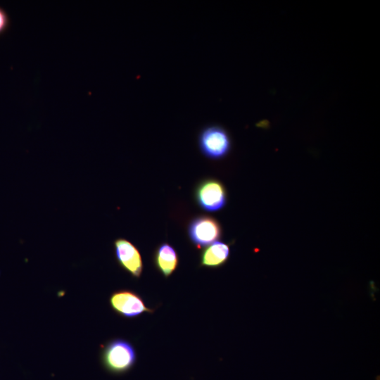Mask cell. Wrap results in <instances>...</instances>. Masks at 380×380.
<instances>
[{
  "label": "cell",
  "instance_id": "cell-1",
  "mask_svg": "<svg viewBox=\"0 0 380 380\" xmlns=\"http://www.w3.org/2000/svg\"><path fill=\"white\" fill-rule=\"evenodd\" d=\"M100 360L108 372L120 375L127 373L134 366L137 353L129 341L116 338L107 341L101 347Z\"/></svg>",
  "mask_w": 380,
  "mask_h": 380
},
{
  "label": "cell",
  "instance_id": "cell-2",
  "mask_svg": "<svg viewBox=\"0 0 380 380\" xmlns=\"http://www.w3.org/2000/svg\"><path fill=\"white\" fill-rule=\"evenodd\" d=\"M198 144L201 153L211 160L226 157L232 148V141L227 130L216 125L205 127L198 137Z\"/></svg>",
  "mask_w": 380,
  "mask_h": 380
},
{
  "label": "cell",
  "instance_id": "cell-3",
  "mask_svg": "<svg viewBox=\"0 0 380 380\" xmlns=\"http://www.w3.org/2000/svg\"><path fill=\"white\" fill-rule=\"evenodd\" d=\"M194 198L198 205L206 212H217L227 204V194L224 184L213 178L201 180L196 186Z\"/></svg>",
  "mask_w": 380,
  "mask_h": 380
},
{
  "label": "cell",
  "instance_id": "cell-4",
  "mask_svg": "<svg viewBox=\"0 0 380 380\" xmlns=\"http://www.w3.org/2000/svg\"><path fill=\"white\" fill-rule=\"evenodd\" d=\"M111 309L125 318H135L145 312L153 313L154 309L147 307L142 297L129 289L113 292L109 298Z\"/></svg>",
  "mask_w": 380,
  "mask_h": 380
},
{
  "label": "cell",
  "instance_id": "cell-5",
  "mask_svg": "<svg viewBox=\"0 0 380 380\" xmlns=\"http://www.w3.org/2000/svg\"><path fill=\"white\" fill-rule=\"evenodd\" d=\"M187 233L191 242L201 248L217 241L222 236L219 222L208 215H198L189 223Z\"/></svg>",
  "mask_w": 380,
  "mask_h": 380
},
{
  "label": "cell",
  "instance_id": "cell-6",
  "mask_svg": "<svg viewBox=\"0 0 380 380\" xmlns=\"http://www.w3.org/2000/svg\"><path fill=\"white\" fill-rule=\"evenodd\" d=\"M113 247L115 259L120 267L132 277L139 278L143 271V261L138 248L124 238L116 239Z\"/></svg>",
  "mask_w": 380,
  "mask_h": 380
},
{
  "label": "cell",
  "instance_id": "cell-7",
  "mask_svg": "<svg viewBox=\"0 0 380 380\" xmlns=\"http://www.w3.org/2000/svg\"><path fill=\"white\" fill-rule=\"evenodd\" d=\"M153 260L156 270L165 278L175 271L179 264L178 254L168 243H162L156 248Z\"/></svg>",
  "mask_w": 380,
  "mask_h": 380
},
{
  "label": "cell",
  "instance_id": "cell-8",
  "mask_svg": "<svg viewBox=\"0 0 380 380\" xmlns=\"http://www.w3.org/2000/svg\"><path fill=\"white\" fill-rule=\"evenodd\" d=\"M230 255L229 246L221 241H215L206 246L200 256V265L208 268H217L228 260Z\"/></svg>",
  "mask_w": 380,
  "mask_h": 380
},
{
  "label": "cell",
  "instance_id": "cell-9",
  "mask_svg": "<svg viewBox=\"0 0 380 380\" xmlns=\"http://www.w3.org/2000/svg\"><path fill=\"white\" fill-rule=\"evenodd\" d=\"M10 24L9 17L6 11L0 7V35L8 28Z\"/></svg>",
  "mask_w": 380,
  "mask_h": 380
}]
</instances>
